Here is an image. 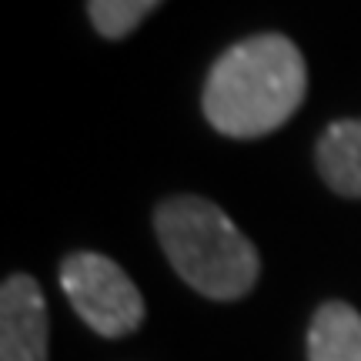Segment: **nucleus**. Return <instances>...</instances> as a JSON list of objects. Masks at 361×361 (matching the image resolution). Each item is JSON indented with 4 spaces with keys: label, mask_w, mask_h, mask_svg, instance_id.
<instances>
[{
    "label": "nucleus",
    "mask_w": 361,
    "mask_h": 361,
    "mask_svg": "<svg viewBox=\"0 0 361 361\" xmlns=\"http://www.w3.org/2000/svg\"><path fill=\"white\" fill-rule=\"evenodd\" d=\"M308 90L305 57L281 34L234 44L211 67L204 114L228 137H261L295 114Z\"/></svg>",
    "instance_id": "obj_1"
},
{
    "label": "nucleus",
    "mask_w": 361,
    "mask_h": 361,
    "mask_svg": "<svg viewBox=\"0 0 361 361\" xmlns=\"http://www.w3.org/2000/svg\"><path fill=\"white\" fill-rule=\"evenodd\" d=\"M161 247L194 291L218 301L247 295L258 281V247L247 241L218 204L204 197H171L157 207Z\"/></svg>",
    "instance_id": "obj_2"
},
{
    "label": "nucleus",
    "mask_w": 361,
    "mask_h": 361,
    "mask_svg": "<svg viewBox=\"0 0 361 361\" xmlns=\"http://www.w3.org/2000/svg\"><path fill=\"white\" fill-rule=\"evenodd\" d=\"M61 288L80 318L104 338H124L144 322L137 284L111 258L80 251L61 264Z\"/></svg>",
    "instance_id": "obj_3"
},
{
    "label": "nucleus",
    "mask_w": 361,
    "mask_h": 361,
    "mask_svg": "<svg viewBox=\"0 0 361 361\" xmlns=\"http://www.w3.org/2000/svg\"><path fill=\"white\" fill-rule=\"evenodd\" d=\"M0 361H47V301L30 274L0 288Z\"/></svg>",
    "instance_id": "obj_4"
},
{
    "label": "nucleus",
    "mask_w": 361,
    "mask_h": 361,
    "mask_svg": "<svg viewBox=\"0 0 361 361\" xmlns=\"http://www.w3.org/2000/svg\"><path fill=\"white\" fill-rule=\"evenodd\" d=\"M318 171L345 197H361V121H335L318 141Z\"/></svg>",
    "instance_id": "obj_5"
},
{
    "label": "nucleus",
    "mask_w": 361,
    "mask_h": 361,
    "mask_svg": "<svg viewBox=\"0 0 361 361\" xmlns=\"http://www.w3.org/2000/svg\"><path fill=\"white\" fill-rule=\"evenodd\" d=\"M308 361H361V314L345 301L318 308L308 331Z\"/></svg>",
    "instance_id": "obj_6"
},
{
    "label": "nucleus",
    "mask_w": 361,
    "mask_h": 361,
    "mask_svg": "<svg viewBox=\"0 0 361 361\" xmlns=\"http://www.w3.org/2000/svg\"><path fill=\"white\" fill-rule=\"evenodd\" d=\"M161 0H90V20L104 37H124Z\"/></svg>",
    "instance_id": "obj_7"
}]
</instances>
